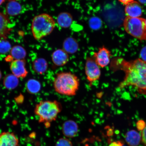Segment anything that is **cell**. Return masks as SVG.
<instances>
[{"instance_id": "1", "label": "cell", "mask_w": 146, "mask_h": 146, "mask_svg": "<svg viewBox=\"0 0 146 146\" xmlns=\"http://www.w3.org/2000/svg\"><path fill=\"white\" fill-rule=\"evenodd\" d=\"M111 65L113 69H119L125 73V77L119 85V88L132 86L139 94L146 95V61L139 58L127 61L119 57L113 59Z\"/></svg>"}, {"instance_id": "2", "label": "cell", "mask_w": 146, "mask_h": 146, "mask_svg": "<svg viewBox=\"0 0 146 146\" xmlns=\"http://www.w3.org/2000/svg\"><path fill=\"white\" fill-rule=\"evenodd\" d=\"M53 85L55 91L58 94L74 96L79 90L80 80L76 75L71 72H60L55 76Z\"/></svg>"}, {"instance_id": "3", "label": "cell", "mask_w": 146, "mask_h": 146, "mask_svg": "<svg viewBox=\"0 0 146 146\" xmlns=\"http://www.w3.org/2000/svg\"><path fill=\"white\" fill-rule=\"evenodd\" d=\"M62 109L61 104L57 100H42L35 106L34 113L39 117V123L48 128L51 123L56 121Z\"/></svg>"}, {"instance_id": "4", "label": "cell", "mask_w": 146, "mask_h": 146, "mask_svg": "<svg viewBox=\"0 0 146 146\" xmlns=\"http://www.w3.org/2000/svg\"><path fill=\"white\" fill-rule=\"evenodd\" d=\"M56 23L50 15L43 13L35 17L33 20L32 30L33 35L37 40H41L50 35L55 27Z\"/></svg>"}, {"instance_id": "5", "label": "cell", "mask_w": 146, "mask_h": 146, "mask_svg": "<svg viewBox=\"0 0 146 146\" xmlns=\"http://www.w3.org/2000/svg\"><path fill=\"white\" fill-rule=\"evenodd\" d=\"M123 25L127 33L141 40L146 41V25L145 19L127 16L124 20Z\"/></svg>"}, {"instance_id": "6", "label": "cell", "mask_w": 146, "mask_h": 146, "mask_svg": "<svg viewBox=\"0 0 146 146\" xmlns=\"http://www.w3.org/2000/svg\"><path fill=\"white\" fill-rule=\"evenodd\" d=\"M85 72L89 85L92 86L95 82L100 79L101 72L100 67L92 57L88 56L86 60Z\"/></svg>"}, {"instance_id": "7", "label": "cell", "mask_w": 146, "mask_h": 146, "mask_svg": "<svg viewBox=\"0 0 146 146\" xmlns=\"http://www.w3.org/2000/svg\"><path fill=\"white\" fill-rule=\"evenodd\" d=\"M111 56L110 51L103 46L100 47L98 52H93L92 57L98 66L103 68L110 63Z\"/></svg>"}, {"instance_id": "8", "label": "cell", "mask_w": 146, "mask_h": 146, "mask_svg": "<svg viewBox=\"0 0 146 146\" xmlns=\"http://www.w3.org/2000/svg\"><path fill=\"white\" fill-rule=\"evenodd\" d=\"M10 68L12 74L18 78H24L28 74L24 59L13 60L11 63Z\"/></svg>"}, {"instance_id": "9", "label": "cell", "mask_w": 146, "mask_h": 146, "mask_svg": "<svg viewBox=\"0 0 146 146\" xmlns=\"http://www.w3.org/2000/svg\"><path fill=\"white\" fill-rule=\"evenodd\" d=\"M69 59L68 54L63 49H57L52 54V61L56 67L64 66L68 62Z\"/></svg>"}, {"instance_id": "10", "label": "cell", "mask_w": 146, "mask_h": 146, "mask_svg": "<svg viewBox=\"0 0 146 146\" xmlns=\"http://www.w3.org/2000/svg\"><path fill=\"white\" fill-rule=\"evenodd\" d=\"M62 130L63 134L66 137L71 138L74 137L78 132V125L74 120H67L63 123Z\"/></svg>"}, {"instance_id": "11", "label": "cell", "mask_w": 146, "mask_h": 146, "mask_svg": "<svg viewBox=\"0 0 146 146\" xmlns=\"http://www.w3.org/2000/svg\"><path fill=\"white\" fill-rule=\"evenodd\" d=\"M0 146H19V140L14 133L3 132L0 134Z\"/></svg>"}, {"instance_id": "12", "label": "cell", "mask_w": 146, "mask_h": 146, "mask_svg": "<svg viewBox=\"0 0 146 146\" xmlns=\"http://www.w3.org/2000/svg\"><path fill=\"white\" fill-rule=\"evenodd\" d=\"M125 12L128 17L132 18L139 17L142 13V7L136 1H133L126 6Z\"/></svg>"}, {"instance_id": "13", "label": "cell", "mask_w": 146, "mask_h": 146, "mask_svg": "<svg viewBox=\"0 0 146 146\" xmlns=\"http://www.w3.org/2000/svg\"><path fill=\"white\" fill-rule=\"evenodd\" d=\"M63 50L68 54H73L77 52L79 45L76 40L72 37H68L65 40L63 44Z\"/></svg>"}, {"instance_id": "14", "label": "cell", "mask_w": 146, "mask_h": 146, "mask_svg": "<svg viewBox=\"0 0 146 146\" xmlns=\"http://www.w3.org/2000/svg\"><path fill=\"white\" fill-rule=\"evenodd\" d=\"M73 21V18L72 15L66 12L60 13L56 19L58 25L63 28H68L72 25Z\"/></svg>"}, {"instance_id": "15", "label": "cell", "mask_w": 146, "mask_h": 146, "mask_svg": "<svg viewBox=\"0 0 146 146\" xmlns=\"http://www.w3.org/2000/svg\"><path fill=\"white\" fill-rule=\"evenodd\" d=\"M33 69L36 74H43L48 69V64L46 60L42 58L36 59L33 63Z\"/></svg>"}, {"instance_id": "16", "label": "cell", "mask_w": 146, "mask_h": 146, "mask_svg": "<svg viewBox=\"0 0 146 146\" xmlns=\"http://www.w3.org/2000/svg\"><path fill=\"white\" fill-rule=\"evenodd\" d=\"M125 140L129 146H137L141 142V136L136 131H129L125 135Z\"/></svg>"}, {"instance_id": "17", "label": "cell", "mask_w": 146, "mask_h": 146, "mask_svg": "<svg viewBox=\"0 0 146 146\" xmlns=\"http://www.w3.org/2000/svg\"><path fill=\"white\" fill-rule=\"evenodd\" d=\"M19 83L18 78L12 74L7 75L3 79V85L9 90H13L16 88Z\"/></svg>"}, {"instance_id": "18", "label": "cell", "mask_w": 146, "mask_h": 146, "mask_svg": "<svg viewBox=\"0 0 146 146\" xmlns=\"http://www.w3.org/2000/svg\"><path fill=\"white\" fill-rule=\"evenodd\" d=\"M9 21L5 15L0 13V38H5L9 32Z\"/></svg>"}, {"instance_id": "19", "label": "cell", "mask_w": 146, "mask_h": 146, "mask_svg": "<svg viewBox=\"0 0 146 146\" xmlns=\"http://www.w3.org/2000/svg\"><path fill=\"white\" fill-rule=\"evenodd\" d=\"M41 87L40 83L33 78L29 80L26 84V88L27 92L31 94H37L41 90Z\"/></svg>"}, {"instance_id": "20", "label": "cell", "mask_w": 146, "mask_h": 146, "mask_svg": "<svg viewBox=\"0 0 146 146\" xmlns=\"http://www.w3.org/2000/svg\"><path fill=\"white\" fill-rule=\"evenodd\" d=\"M21 6L20 3L15 1H10L7 5V13L11 16L17 15L21 12Z\"/></svg>"}, {"instance_id": "21", "label": "cell", "mask_w": 146, "mask_h": 146, "mask_svg": "<svg viewBox=\"0 0 146 146\" xmlns=\"http://www.w3.org/2000/svg\"><path fill=\"white\" fill-rule=\"evenodd\" d=\"M12 57L15 60L24 59L26 56V50L23 47L20 46H15L11 50Z\"/></svg>"}, {"instance_id": "22", "label": "cell", "mask_w": 146, "mask_h": 146, "mask_svg": "<svg viewBox=\"0 0 146 146\" xmlns=\"http://www.w3.org/2000/svg\"><path fill=\"white\" fill-rule=\"evenodd\" d=\"M11 45L10 43L5 40H0V53L5 54L10 50Z\"/></svg>"}, {"instance_id": "23", "label": "cell", "mask_w": 146, "mask_h": 146, "mask_svg": "<svg viewBox=\"0 0 146 146\" xmlns=\"http://www.w3.org/2000/svg\"><path fill=\"white\" fill-rule=\"evenodd\" d=\"M56 146H73L72 142L68 139L61 138L56 142Z\"/></svg>"}, {"instance_id": "24", "label": "cell", "mask_w": 146, "mask_h": 146, "mask_svg": "<svg viewBox=\"0 0 146 146\" xmlns=\"http://www.w3.org/2000/svg\"><path fill=\"white\" fill-rule=\"evenodd\" d=\"M90 25L92 28L98 29L101 26L102 21L99 18H94L90 20Z\"/></svg>"}, {"instance_id": "25", "label": "cell", "mask_w": 146, "mask_h": 146, "mask_svg": "<svg viewBox=\"0 0 146 146\" xmlns=\"http://www.w3.org/2000/svg\"><path fill=\"white\" fill-rule=\"evenodd\" d=\"M137 127L139 131L143 130L145 125V123L143 120H140L137 122Z\"/></svg>"}, {"instance_id": "26", "label": "cell", "mask_w": 146, "mask_h": 146, "mask_svg": "<svg viewBox=\"0 0 146 146\" xmlns=\"http://www.w3.org/2000/svg\"><path fill=\"white\" fill-rule=\"evenodd\" d=\"M141 140L144 144L146 146V123L145 125L143 130L142 131L141 133Z\"/></svg>"}, {"instance_id": "27", "label": "cell", "mask_w": 146, "mask_h": 146, "mask_svg": "<svg viewBox=\"0 0 146 146\" xmlns=\"http://www.w3.org/2000/svg\"><path fill=\"white\" fill-rule=\"evenodd\" d=\"M140 56L142 60L146 61V46L142 48L140 53Z\"/></svg>"}, {"instance_id": "28", "label": "cell", "mask_w": 146, "mask_h": 146, "mask_svg": "<svg viewBox=\"0 0 146 146\" xmlns=\"http://www.w3.org/2000/svg\"><path fill=\"white\" fill-rule=\"evenodd\" d=\"M123 143L122 141H118L112 142L109 146H123Z\"/></svg>"}, {"instance_id": "29", "label": "cell", "mask_w": 146, "mask_h": 146, "mask_svg": "<svg viewBox=\"0 0 146 146\" xmlns=\"http://www.w3.org/2000/svg\"><path fill=\"white\" fill-rule=\"evenodd\" d=\"M119 1L124 5H127L128 3L134 1V0H119Z\"/></svg>"}, {"instance_id": "30", "label": "cell", "mask_w": 146, "mask_h": 146, "mask_svg": "<svg viewBox=\"0 0 146 146\" xmlns=\"http://www.w3.org/2000/svg\"><path fill=\"white\" fill-rule=\"evenodd\" d=\"M138 1L142 4H146V0H138Z\"/></svg>"}, {"instance_id": "31", "label": "cell", "mask_w": 146, "mask_h": 146, "mask_svg": "<svg viewBox=\"0 0 146 146\" xmlns=\"http://www.w3.org/2000/svg\"><path fill=\"white\" fill-rule=\"evenodd\" d=\"M5 0H0V5H1L2 3L4 2Z\"/></svg>"}, {"instance_id": "32", "label": "cell", "mask_w": 146, "mask_h": 146, "mask_svg": "<svg viewBox=\"0 0 146 146\" xmlns=\"http://www.w3.org/2000/svg\"><path fill=\"white\" fill-rule=\"evenodd\" d=\"M2 73L1 72V70H0V80L2 78Z\"/></svg>"}, {"instance_id": "33", "label": "cell", "mask_w": 146, "mask_h": 146, "mask_svg": "<svg viewBox=\"0 0 146 146\" xmlns=\"http://www.w3.org/2000/svg\"><path fill=\"white\" fill-rule=\"evenodd\" d=\"M145 23H146V19H145Z\"/></svg>"}, {"instance_id": "34", "label": "cell", "mask_w": 146, "mask_h": 146, "mask_svg": "<svg viewBox=\"0 0 146 146\" xmlns=\"http://www.w3.org/2000/svg\"><path fill=\"white\" fill-rule=\"evenodd\" d=\"M10 1H14V0H10Z\"/></svg>"}, {"instance_id": "35", "label": "cell", "mask_w": 146, "mask_h": 146, "mask_svg": "<svg viewBox=\"0 0 146 146\" xmlns=\"http://www.w3.org/2000/svg\"></svg>"}]
</instances>
